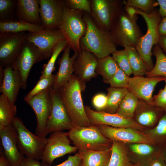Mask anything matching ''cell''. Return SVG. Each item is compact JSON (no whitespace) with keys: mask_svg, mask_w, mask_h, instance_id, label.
<instances>
[{"mask_svg":"<svg viewBox=\"0 0 166 166\" xmlns=\"http://www.w3.org/2000/svg\"><path fill=\"white\" fill-rule=\"evenodd\" d=\"M26 33H0V67L12 66L20 53Z\"/></svg>","mask_w":166,"mask_h":166,"instance_id":"8fae6325","label":"cell"},{"mask_svg":"<svg viewBox=\"0 0 166 166\" xmlns=\"http://www.w3.org/2000/svg\"><path fill=\"white\" fill-rule=\"evenodd\" d=\"M83 19L86 23L87 29L80 41L81 50L91 53L98 59L112 54L117 50L110 31L98 26L87 13L85 12Z\"/></svg>","mask_w":166,"mask_h":166,"instance_id":"7a4b0ae2","label":"cell"},{"mask_svg":"<svg viewBox=\"0 0 166 166\" xmlns=\"http://www.w3.org/2000/svg\"><path fill=\"white\" fill-rule=\"evenodd\" d=\"M136 10V14L140 15L144 20L147 30L145 34L139 40L136 49L144 63L147 72H149L154 66L152 50L153 46L157 45L159 42L160 36L158 27L162 17L156 8L150 14L137 9Z\"/></svg>","mask_w":166,"mask_h":166,"instance_id":"3957f363","label":"cell"},{"mask_svg":"<svg viewBox=\"0 0 166 166\" xmlns=\"http://www.w3.org/2000/svg\"><path fill=\"white\" fill-rule=\"evenodd\" d=\"M131 150L140 156H147L153 153L154 148L150 144L143 143H132L130 145Z\"/></svg>","mask_w":166,"mask_h":166,"instance_id":"b9f144b4","label":"cell"},{"mask_svg":"<svg viewBox=\"0 0 166 166\" xmlns=\"http://www.w3.org/2000/svg\"><path fill=\"white\" fill-rule=\"evenodd\" d=\"M70 47L68 45L63 50L61 57L58 60V70L54 75V81L52 86L54 89L58 90L64 85L69 80L73 74V63L79 52H74L70 57Z\"/></svg>","mask_w":166,"mask_h":166,"instance_id":"7402d4cb","label":"cell"},{"mask_svg":"<svg viewBox=\"0 0 166 166\" xmlns=\"http://www.w3.org/2000/svg\"><path fill=\"white\" fill-rule=\"evenodd\" d=\"M25 40L36 46L44 59H47L50 57L57 44L65 39L59 30L44 28L36 32H28Z\"/></svg>","mask_w":166,"mask_h":166,"instance_id":"7c38bea8","label":"cell"},{"mask_svg":"<svg viewBox=\"0 0 166 166\" xmlns=\"http://www.w3.org/2000/svg\"><path fill=\"white\" fill-rule=\"evenodd\" d=\"M157 45L166 55V35L160 36Z\"/></svg>","mask_w":166,"mask_h":166,"instance_id":"f907efd6","label":"cell"},{"mask_svg":"<svg viewBox=\"0 0 166 166\" xmlns=\"http://www.w3.org/2000/svg\"><path fill=\"white\" fill-rule=\"evenodd\" d=\"M102 134L111 140L131 143H143L154 144L156 140L130 128H116L106 125L97 126Z\"/></svg>","mask_w":166,"mask_h":166,"instance_id":"2e32d148","label":"cell"},{"mask_svg":"<svg viewBox=\"0 0 166 166\" xmlns=\"http://www.w3.org/2000/svg\"><path fill=\"white\" fill-rule=\"evenodd\" d=\"M42 25L33 24L20 20H12L0 22V33L34 32L42 30Z\"/></svg>","mask_w":166,"mask_h":166,"instance_id":"484cf974","label":"cell"},{"mask_svg":"<svg viewBox=\"0 0 166 166\" xmlns=\"http://www.w3.org/2000/svg\"><path fill=\"white\" fill-rule=\"evenodd\" d=\"M98 60L91 53L81 50L73 63V74L81 82L85 84L98 75L96 71Z\"/></svg>","mask_w":166,"mask_h":166,"instance_id":"ffe728a7","label":"cell"},{"mask_svg":"<svg viewBox=\"0 0 166 166\" xmlns=\"http://www.w3.org/2000/svg\"><path fill=\"white\" fill-rule=\"evenodd\" d=\"M51 107L50 113L47 122V135L53 132L69 130L75 126L68 114L58 90L50 89Z\"/></svg>","mask_w":166,"mask_h":166,"instance_id":"9c48e42d","label":"cell"},{"mask_svg":"<svg viewBox=\"0 0 166 166\" xmlns=\"http://www.w3.org/2000/svg\"><path fill=\"white\" fill-rule=\"evenodd\" d=\"M165 112L162 109L139 99L134 116L135 121L141 126L153 125Z\"/></svg>","mask_w":166,"mask_h":166,"instance_id":"603a6c76","label":"cell"},{"mask_svg":"<svg viewBox=\"0 0 166 166\" xmlns=\"http://www.w3.org/2000/svg\"><path fill=\"white\" fill-rule=\"evenodd\" d=\"M125 2L128 5L147 14L151 13L157 4L154 0H127Z\"/></svg>","mask_w":166,"mask_h":166,"instance_id":"f35d334b","label":"cell"},{"mask_svg":"<svg viewBox=\"0 0 166 166\" xmlns=\"http://www.w3.org/2000/svg\"><path fill=\"white\" fill-rule=\"evenodd\" d=\"M129 78V77L118 66L115 74L107 83L112 87L127 89Z\"/></svg>","mask_w":166,"mask_h":166,"instance_id":"ab89813d","label":"cell"},{"mask_svg":"<svg viewBox=\"0 0 166 166\" xmlns=\"http://www.w3.org/2000/svg\"><path fill=\"white\" fill-rule=\"evenodd\" d=\"M67 133L69 138L78 149L102 150L112 147V141L103 135L97 125L75 126Z\"/></svg>","mask_w":166,"mask_h":166,"instance_id":"8992f818","label":"cell"},{"mask_svg":"<svg viewBox=\"0 0 166 166\" xmlns=\"http://www.w3.org/2000/svg\"><path fill=\"white\" fill-rule=\"evenodd\" d=\"M0 137L3 153L11 166H18L25 157L18 149L17 133L13 125L0 126Z\"/></svg>","mask_w":166,"mask_h":166,"instance_id":"d6986e66","label":"cell"},{"mask_svg":"<svg viewBox=\"0 0 166 166\" xmlns=\"http://www.w3.org/2000/svg\"><path fill=\"white\" fill-rule=\"evenodd\" d=\"M49 87L34 96L27 103L34 111L37 120L35 134L46 137V126L49 116L51 99Z\"/></svg>","mask_w":166,"mask_h":166,"instance_id":"5bb4252c","label":"cell"},{"mask_svg":"<svg viewBox=\"0 0 166 166\" xmlns=\"http://www.w3.org/2000/svg\"><path fill=\"white\" fill-rule=\"evenodd\" d=\"M81 158L78 152L73 156H69L66 160L59 164L51 165L42 164V166H81Z\"/></svg>","mask_w":166,"mask_h":166,"instance_id":"f6af8a7d","label":"cell"},{"mask_svg":"<svg viewBox=\"0 0 166 166\" xmlns=\"http://www.w3.org/2000/svg\"><path fill=\"white\" fill-rule=\"evenodd\" d=\"M139 99L128 91L120 103L116 113L125 117H134Z\"/></svg>","mask_w":166,"mask_h":166,"instance_id":"d6a6232c","label":"cell"},{"mask_svg":"<svg viewBox=\"0 0 166 166\" xmlns=\"http://www.w3.org/2000/svg\"><path fill=\"white\" fill-rule=\"evenodd\" d=\"M157 143L161 145L166 144V112L158 122L157 125L151 130Z\"/></svg>","mask_w":166,"mask_h":166,"instance_id":"8d00e7d4","label":"cell"},{"mask_svg":"<svg viewBox=\"0 0 166 166\" xmlns=\"http://www.w3.org/2000/svg\"><path fill=\"white\" fill-rule=\"evenodd\" d=\"M85 13L67 6L64 10L59 30L65 38L68 45L74 52L81 51L80 41L86 32L87 25L83 19Z\"/></svg>","mask_w":166,"mask_h":166,"instance_id":"5b68a950","label":"cell"},{"mask_svg":"<svg viewBox=\"0 0 166 166\" xmlns=\"http://www.w3.org/2000/svg\"><path fill=\"white\" fill-rule=\"evenodd\" d=\"M43 59V56L38 48L25 40L20 53L12 66L20 73L22 89H25L26 88L27 79L33 65Z\"/></svg>","mask_w":166,"mask_h":166,"instance_id":"4fadbf2b","label":"cell"},{"mask_svg":"<svg viewBox=\"0 0 166 166\" xmlns=\"http://www.w3.org/2000/svg\"><path fill=\"white\" fill-rule=\"evenodd\" d=\"M54 78V75L53 74L48 77L40 78L35 86L24 97V101L27 103L34 96L52 86Z\"/></svg>","mask_w":166,"mask_h":166,"instance_id":"e575fe53","label":"cell"},{"mask_svg":"<svg viewBox=\"0 0 166 166\" xmlns=\"http://www.w3.org/2000/svg\"><path fill=\"white\" fill-rule=\"evenodd\" d=\"M69 139L67 133L63 131L51 133L42 154V164L50 165L55 159L78 150L77 147L70 145Z\"/></svg>","mask_w":166,"mask_h":166,"instance_id":"30bf717a","label":"cell"},{"mask_svg":"<svg viewBox=\"0 0 166 166\" xmlns=\"http://www.w3.org/2000/svg\"><path fill=\"white\" fill-rule=\"evenodd\" d=\"M138 16H129L124 10L119 15L110 30L112 39L116 45L136 48L143 35L137 24Z\"/></svg>","mask_w":166,"mask_h":166,"instance_id":"277c9868","label":"cell"},{"mask_svg":"<svg viewBox=\"0 0 166 166\" xmlns=\"http://www.w3.org/2000/svg\"><path fill=\"white\" fill-rule=\"evenodd\" d=\"M87 117L92 125H106L116 128H130L142 130L143 126L132 118H127L116 113L94 111L89 106H85Z\"/></svg>","mask_w":166,"mask_h":166,"instance_id":"9a60e30c","label":"cell"},{"mask_svg":"<svg viewBox=\"0 0 166 166\" xmlns=\"http://www.w3.org/2000/svg\"><path fill=\"white\" fill-rule=\"evenodd\" d=\"M39 10V0H17L16 15L19 20L42 25Z\"/></svg>","mask_w":166,"mask_h":166,"instance_id":"cb8c5ba5","label":"cell"},{"mask_svg":"<svg viewBox=\"0 0 166 166\" xmlns=\"http://www.w3.org/2000/svg\"><path fill=\"white\" fill-rule=\"evenodd\" d=\"M68 45L67 42L65 40L60 42L55 47L48 63L44 66L40 78L48 77L52 74V73L54 70L55 64L58 57Z\"/></svg>","mask_w":166,"mask_h":166,"instance_id":"836d02e7","label":"cell"},{"mask_svg":"<svg viewBox=\"0 0 166 166\" xmlns=\"http://www.w3.org/2000/svg\"><path fill=\"white\" fill-rule=\"evenodd\" d=\"M156 2L159 6L158 10L162 18L166 16V0H157Z\"/></svg>","mask_w":166,"mask_h":166,"instance_id":"7dc6e473","label":"cell"},{"mask_svg":"<svg viewBox=\"0 0 166 166\" xmlns=\"http://www.w3.org/2000/svg\"><path fill=\"white\" fill-rule=\"evenodd\" d=\"M39 14L44 28L59 29L64 10L66 6L64 0H39Z\"/></svg>","mask_w":166,"mask_h":166,"instance_id":"e0dca14e","label":"cell"},{"mask_svg":"<svg viewBox=\"0 0 166 166\" xmlns=\"http://www.w3.org/2000/svg\"><path fill=\"white\" fill-rule=\"evenodd\" d=\"M108 102L107 95L100 93L96 94L92 100L93 105L96 111H103L106 107Z\"/></svg>","mask_w":166,"mask_h":166,"instance_id":"ee69618b","label":"cell"},{"mask_svg":"<svg viewBox=\"0 0 166 166\" xmlns=\"http://www.w3.org/2000/svg\"><path fill=\"white\" fill-rule=\"evenodd\" d=\"M118 66L110 55L98 59L96 71L97 75H101L103 81L107 83L114 75Z\"/></svg>","mask_w":166,"mask_h":166,"instance_id":"83f0119b","label":"cell"},{"mask_svg":"<svg viewBox=\"0 0 166 166\" xmlns=\"http://www.w3.org/2000/svg\"></svg>","mask_w":166,"mask_h":166,"instance_id":"11a10c76","label":"cell"},{"mask_svg":"<svg viewBox=\"0 0 166 166\" xmlns=\"http://www.w3.org/2000/svg\"><path fill=\"white\" fill-rule=\"evenodd\" d=\"M12 124L16 132L18 146L20 152L26 157L41 160L47 138L33 133L18 117H15Z\"/></svg>","mask_w":166,"mask_h":166,"instance_id":"52a82bcc","label":"cell"},{"mask_svg":"<svg viewBox=\"0 0 166 166\" xmlns=\"http://www.w3.org/2000/svg\"><path fill=\"white\" fill-rule=\"evenodd\" d=\"M17 107L6 96H0V126L12 124L17 114Z\"/></svg>","mask_w":166,"mask_h":166,"instance_id":"f1b7e54d","label":"cell"},{"mask_svg":"<svg viewBox=\"0 0 166 166\" xmlns=\"http://www.w3.org/2000/svg\"><path fill=\"white\" fill-rule=\"evenodd\" d=\"M152 54L155 57L156 62L152 70L147 72L145 76L163 77L166 78V55L158 45L152 48Z\"/></svg>","mask_w":166,"mask_h":166,"instance_id":"1f68e13d","label":"cell"},{"mask_svg":"<svg viewBox=\"0 0 166 166\" xmlns=\"http://www.w3.org/2000/svg\"><path fill=\"white\" fill-rule=\"evenodd\" d=\"M0 166H11L4 153L2 152L0 153Z\"/></svg>","mask_w":166,"mask_h":166,"instance_id":"f5cc1de1","label":"cell"},{"mask_svg":"<svg viewBox=\"0 0 166 166\" xmlns=\"http://www.w3.org/2000/svg\"><path fill=\"white\" fill-rule=\"evenodd\" d=\"M166 79L165 77H161L134 76L129 77L127 89L128 91L132 93L139 99L151 104L153 93L156 86L159 82Z\"/></svg>","mask_w":166,"mask_h":166,"instance_id":"ac0fdd59","label":"cell"},{"mask_svg":"<svg viewBox=\"0 0 166 166\" xmlns=\"http://www.w3.org/2000/svg\"><path fill=\"white\" fill-rule=\"evenodd\" d=\"M85 84L81 82L73 74L69 80L58 90L75 126L88 127L92 125L86 113L81 96V92L85 90Z\"/></svg>","mask_w":166,"mask_h":166,"instance_id":"6da1fadb","label":"cell"},{"mask_svg":"<svg viewBox=\"0 0 166 166\" xmlns=\"http://www.w3.org/2000/svg\"><path fill=\"white\" fill-rule=\"evenodd\" d=\"M124 10L129 16L133 17L137 15L136 13V9L128 5L126 3L125 0H124Z\"/></svg>","mask_w":166,"mask_h":166,"instance_id":"681fc988","label":"cell"},{"mask_svg":"<svg viewBox=\"0 0 166 166\" xmlns=\"http://www.w3.org/2000/svg\"><path fill=\"white\" fill-rule=\"evenodd\" d=\"M66 6L73 10H79L90 14L91 0H65Z\"/></svg>","mask_w":166,"mask_h":166,"instance_id":"60d3db41","label":"cell"},{"mask_svg":"<svg viewBox=\"0 0 166 166\" xmlns=\"http://www.w3.org/2000/svg\"><path fill=\"white\" fill-rule=\"evenodd\" d=\"M161 156H159L158 157L152 160L146 166H166Z\"/></svg>","mask_w":166,"mask_h":166,"instance_id":"816d5d0a","label":"cell"},{"mask_svg":"<svg viewBox=\"0 0 166 166\" xmlns=\"http://www.w3.org/2000/svg\"><path fill=\"white\" fill-rule=\"evenodd\" d=\"M165 151H164L163 153L164 155V159L165 161V163L166 164V148L165 149Z\"/></svg>","mask_w":166,"mask_h":166,"instance_id":"db71d44e","label":"cell"},{"mask_svg":"<svg viewBox=\"0 0 166 166\" xmlns=\"http://www.w3.org/2000/svg\"><path fill=\"white\" fill-rule=\"evenodd\" d=\"M158 32L159 35H166V16L162 18L158 26Z\"/></svg>","mask_w":166,"mask_h":166,"instance_id":"c3c4849f","label":"cell"},{"mask_svg":"<svg viewBox=\"0 0 166 166\" xmlns=\"http://www.w3.org/2000/svg\"><path fill=\"white\" fill-rule=\"evenodd\" d=\"M111 149L108 166H132L127 155L124 143L112 141Z\"/></svg>","mask_w":166,"mask_h":166,"instance_id":"4316f807","label":"cell"},{"mask_svg":"<svg viewBox=\"0 0 166 166\" xmlns=\"http://www.w3.org/2000/svg\"><path fill=\"white\" fill-rule=\"evenodd\" d=\"M90 15L99 27L110 31L124 10V0H91Z\"/></svg>","mask_w":166,"mask_h":166,"instance_id":"ba28073f","label":"cell"},{"mask_svg":"<svg viewBox=\"0 0 166 166\" xmlns=\"http://www.w3.org/2000/svg\"><path fill=\"white\" fill-rule=\"evenodd\" d=\"M18 166H42V164L38 160L25 157Z\"/></svg>","mask_w":166,"mask_h":166,"instance_id":"bcb514c9","label":"cell"},{"mask_svg":"<svg viewBox=\"0 0 166 166\" xmlns=\"http://www.w3.org/2000/svg\"><path fill=\"white\" fill-rule=\"evenodd\" d=\"M164 81L165 84L164 88L160 89L158 93L153 96L151 104L166 112V79Z\"/></svg>","mask_w":166,"mask_h":166,"instance_id":"7bdbcfd3","label":"cell"},{"mask_svg":"<svg viewBox=\"0 0 166 166\" xmlns=\"http://www.w3.org/2000/svg\"><path fill=\"white\" fill-rule=\"evenodd\" d=\"M16 6L17 0H0V22L14 20Z\"/></svg>","mask_w":166,"mask_h":166,"instance_id":"d590c367","label":"cell"},{"mask_svg":"<svg viewBox=\"0 0 166 166\" xmlns=\"http://www.w3.org/2000/svg\"><path fill=\"white\" fill-rule=\"evenodd\" d=\"M81 162V166H108L111 154V148L102 150L78 149Z\"/></svg>","mask_w":166,"mask_h":166,"instance_id":"d4e9b609","label":"cell"},{"mask_svg":"<svg viewBox=\"0 0 166 166\" xmlns=\"http://www.w3.org/2000/svg\"><path fill=\"white\" fill-rule=\"evenodd\" d=\"M127 54L132 74L134 76H144L147 72L146 67L135 48L124 46Z\"/></svg>","mask_w":166,"mask_h":166,"instance_id":"f546056e","label":"cell"},{"mask_svg":"<svg viewBox=\"0 0 166 166\" xmlns=\"http://www.w3.org/2000/svg\"><path fill=\"white\" fill-rule=\"evenodd\" d=\"M112 55L118 66L129 77L132 73L128 57L125 50L124 49L117 50Z\"/></svg>","mask_w":166,"mask_h":166,"instance_id":"74e56055","label":"cell"},{"mask_svg":"<svg viewBox=\"0 0 166 166\" xmlns=\"http://www.w3.org/2000/svg\"><path fill=\"white\" fill-rule=\"evenodd\" d=\"M0 92L13 104H15L20 88L22 80L20 73L11 66L0 67Z\"/></svg>","mask_w":166,"mask_h":166,"instance_id":"44dd1931","label":"cell"},{"mask_svg":"<svg viewBox=\"0 0 166 166\" xmlns=\"http://www.w3.org/2000/svg\"><path fill=\"white\" fill-rule=\"evenodd\" d=\"M107 104L103 111L109 113H116L128 91L126 88H116L110 86L107 89Z\"/></svg>","mask_w":166,"mask_h":166,"instance_id":"4dcf8cb0","label":"cell"}]
</instances>
